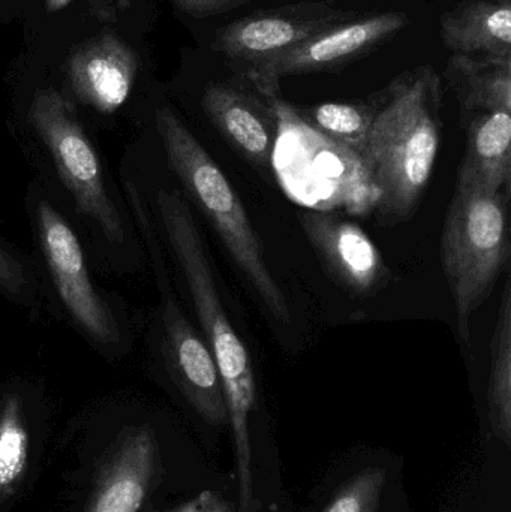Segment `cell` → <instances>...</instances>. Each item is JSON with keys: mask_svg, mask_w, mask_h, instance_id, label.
Returning a JSON list of instances; mask_svg holds the SVG:
<instances>
[{"mask_svg": "<svg viewBox=\"0 0 511 512\" xmlns=\"http://www.w3.org/2000/svg\"><path fill=\"white\" fill-rule=\"evenodd\" d=\"M117 179L137 192L170 264L191 300L204 340L209 345L224 384L233 430L240 510L254 501L252 442L249 420L257 399L254 369L248 349L225 312L203 234L191 204L165 170L155 147L135 143L119 162Z\"/></svg>", "mask_w": 511, "mask_h": 512, "instance_id": "cell-1", "label": "cell"}, {"mask_svg": "<svg viewBox=\"0 0 511 512\" xmlns=\"http://www.w3.org/2000/svg\"><path fill=\"white\" fill-rule=\"evenodd\" d=\"M23 149L35 180L74 222L96 271L134 276L147 267L119 179L69 96L35 90L23 114Z\"/></svg>", "mask_w": 511, "mask_h": 512, "instance_id": "cell-2", "label": "cell"}, {"mask_svg": "<svg viewBox=\"0 0 511 512\" xmlns=\"http://www.w3.org/2000/svg\"><path fill=\"white\" fill-rule=\"evenodd\" d=\"M24 213L42 303L95 354L110 363L135 349V328L125 300L95 279V265L74 222L56 200L30 180Z\"/></svg>", "mask_w": 511, "mask_h": 512, "instance_id": "cell-3", "label": "cell"}, {"mask_svg": "<svg viewBox=\"0 0 511 512\" xmlns=\"http://www.w3.org/2000/svg\"><path fill=\"white\" fill-rule=\"evenodd\" d=\"M440 144L441 81L431 66H422L390 86L360 153L380 194L381 215L405 219L414 212L431 180Z\"/></svg>", "mask_w": 511, "mask_h": 512, "instance_id": "cell-4", "label": "cell"}, {"mask_svg": "<svg viewBox=\"0 0 511 512\" xmlns=\"http://www.w3.org/2000/svg\"><path fill=\"white\" fill-rule=\"evenodd\" d=\"M152 125L155 150L186 201L212 225L267 310L278 321H290L284 291L269 270L263 245L224 171L170 105L153 108Z\"/></svg>", "mask_w": 511, "mask_h": 512, "instance_id": "cell-5", "label": "cell"}, {"mask_svg": "<svg viewBox=\"0 0 511 512\" xmlns=\"http://www.w3.org/2000/svg\"><path fill=\"white\" fill-rule=\"evenodd\" d=\"M125 198L158 291V306L144 328L147 358L207 424L227 426L230 417L215 357L177 297L167 256L140 197L126 189Z\"/></svg>", "mask_w": 511, "mask_h": 512, "instance_id": "cell-6", "label": "cell"}, {"mask_svg": "<svg viewBox=\"0 0 511 512\" xmlns=\"http://www.w3.org/2000/svg\"><path fill=\"white\" fill-rule=\"evenodd\" d=\"M510 191L488 192L459 174L441 234V264L458 333L470 340L471 316L491 294L510 256Z\"/></svg>", "mask_w": 511, "mask_h": 512, "instance_id": "cell-7", "label": "cell"}, {"mask_svg": "<svg viewBox=\"0 0 511 512\" xmlns=\"http://www.w3.org/2000/svg\"><path fill=\"white\" fill-rule=\"evenodd\" d=\"M276 111L279 134L272 170L294 201L318 212L344 207L363 215L377 209L380 194L359 155L315 131L279 98Z\"/></svg>", "mask_w": 511, "mask_h": 512, "instance_id": "cell-8", "label": "cell"}, {"mask_svg": "<svg viewBox=\"0 0 511 512\" xmlns=\"http://www.w3.org/2000/svg\"><path fill=\"white\" fill-rule=\"evenodd\" d=\"M408 21V15L398 11L344 21L248 69L246 77L261 95L278 98L282 77L324 72L344 65L404 29Z\"/></svg>", "mask_w": 511, "mask_h": 512, "instance_id": "cell-9", "label": "cell"}, {"mask_svg": "<svg viewBox=\"0 0 511 512\" xmlns=\"http://www.w3.org/2000/svg\"><path fill=\"white\" fill-rule=\"evenodd\" d=\"M350 15L332 3H305L255 12L219 29L213 48L230 59L251 63V69L315 33L348 21Z\"/></svg>", "mask_w": 511, "mask_h": 512, "instance_id": "cell-10", "label": "cell"}, {"mask_svg": "<svg viewBox=\"0 0 511 512\" xmlns=\"http://www.w3.org/2000/svg\"><path fill=\"white\" fill-rule=\"evenodd\" d=\"M276 99L233 84H210L201 108L213 128L251 164L272 170L279 134Z\"/></svg>", "mask_w": 511, "mask_h": 512, "instance_id": "cell-11", "label": "cell"}, {"mask_svg": "<svg viewBox=\"0 0 511 512\" xmlns=\"http://www.w3.org/2000/svg\"><path fill=\"white\" fill-rule=\"evenodd\" d=\"M66 72L78 104L111 117L131 98L138 74L137 54L114 33H104L72 54Z\"/></svg>", "mask_w": 511, "mask_h": 512, "instance_id": "cell-12", "label": "cell"}, {"mask_svg": "<svg viewBox=\"0 0 511 512\" xmlns=\"http://www.w3.org/2000/svg\"><path fill=\"white\" fill-rule=\"evenodd\" d=\"M158 466L152 426L126 427L102 463L87 512H137L152 489Z\"/></svg>", "mask_w": 511, "mask_h": 512, "instance_id": "cell-13", "label": "cell"}, {"mask_svg": "<svg viewBox=\"0 0 511 512\" xmlns=\"http://www.w3.org/2000/svg\"><path fill=\"white\" fill-rule=\"evenodd\" d=\"M300 224L324 267L345 289L366 295L381 285L387 273L383 255L359 225L318 210L302 213Z\"/></svg>", "mask_w": 511, "mask_h": 512, "instance_id": "cell-14", "label": "cell"}, {"mask_svg": "<svg viewBox=\"0 0 511 512\" xmlns=\"http://www.w3.org/2000/svg\"><path fill=\"white\" fill-rule=\"evenodd\" d=\"M441 39L467 56L511 57L510 0H468L441 15Z\"/></svg>", "mask_w": 511, "mask_h": 512, "instance_id": "cell-15", "label": "cell"}, {"mask_svg": "<svg viewBox=\"0 0 511 512\" xmlns=\"http://www.w3.org/2000/svg\"><path fill=\"white\" fill-rule=\"evenodd\" d=\"M459 174L488 192L510 191L511 113L485 111L471 122Z\"/></svg>", "mask_w": 511, "mask_h": 512, "instance_id": "cell-16", "label": "cell"}, {"mask_svg": "<svg viewBox=\"0 0 511 512\" xmlns=\"http://www.w3.org/2000/svg\"><path fill=\"white\" fill-rule=\"evenodd\" d=\"M444 75L465 113H511V57L455 54Z\"/></svg>", "mask_w": 511, "mask_h": 512, "instance_id": "cell-17", "label": "cell"}, {"mask_svg": "<svg viewBox=\"0 0 511 512\" xmlns=\"http://www.w3.org/2000/svg\"><path fill=\"white\" fill-rule=\"evenodd\" d=\"M32 397L24 382L0 385V498L14 495L26 474Z\"/></svg>", "mask_w": 511, "mask_h": 512, "instance_id": "cell-18", "label": "cell"}, {"mask_svg": "<svg viewBox=\"0 0 511 512\" xmlns=\"http://www.w3.org/2000/svg\"><path fill=\"white\" fill-rule=\"evenodd\" d=\"M489 421L495 438L511 444V286L507 280L489 354Z\"/></svg>", "mask_w": 511, "mask_h": 512, "instance_id": "cell-19", "label": "cell"}, {"mask_svg": "<svg viewBox=\"0 0 511 512\" xmlns=\"http://www.w3.org/2000/svg\"><path fill=\"white\" fill-rule=\"evenodd\" d=\"M375 111V108L366 104L326 102L309 110H297V113L315 131L360 156Z\"/></svg>", "mask_w": 511, "mask_h": 512, "instance_id": "cell-20", "label": "cell"}, {"mask_svg": "<svg viewBox=\"0 0 511 512\" xmlns=\"http://www.w3.org/2000/svg\"><path fill=\"white\" fill-rule=\"evenodd\" d=\"M0 295L30 318L41 313L42 297L32 256H27L0 231Z\"/></svg>", "mask_w": 511, "mask_h": 512, "instance_id": "cell-21", "label": "cell"}, {"mask_svg": "<svg viewBox=\"0 0 511 512\" xmlns=\"http://www.w3.org/2000/svg\"><path fill=\"white\" fill-rule=\"evenodd\" d=\"M386 481V469H366L345 484L323 512H377Z\"/></svg>", "mask_w": 511, "mask_h": 512, "instance_id": "cell-22", "label": "cell"}, {"mask_svg": "<svg viewBox=\"0 0 511 512\" xmlns=\"http://www.w3.org/2000/svg\"><path fill=\"white\" fill-rule=\"evenodd\" d=\"M248 510L249 507L246 510H240L239 505L231 504L219 492L204 490L191 501L170 512H248Z\"/></svg>", "mask_w": 511, "mask_h": 512, "instance_id": "cell-23", "label": "cell"}, {"mask_svg": "<svg viewBox=\"0 0 511 512\" xmlns=\"http://www.w3.org/2000/svg\"><path fill=\"white\" fill-rule=\"evenodd\" d=\"M174 2L186 14L203 18L230 12L231 9L245 5L249 0H174Z\"/></svg>", "mask_w": 511, "mask_h": 512, "instance_id": "cell-24", "label": "cell"}, {"mask_svg": "<svg viewBox=\"0 0 511 512\" xmlns=\"http://www.w3.org/2000/svg\"><path fill=\"white\" fill-rule=\"evenodd\" d=\"M45 2H47L48 12H57L65 8L72 0H45Z\"/></svg>", "mask_w": 511, "mask_h": 512, "instance_id": "cell-25", "label": "cell"}, {"mask_svg": "<svg viewBox=\"0 0 511 512\" xmlns=\"http://www.w3.org/2000/svg\"><path fill=\"white\" fill-rule=\"evenodd\" d=\"M258 510H260V502L258 501H252V504L249 505V510L248 512H258Z\"/></svg>", "mask_w": 511, "mask_h": 512, "instance_id": "cell-26", "label": "cell"}]
</instances>
